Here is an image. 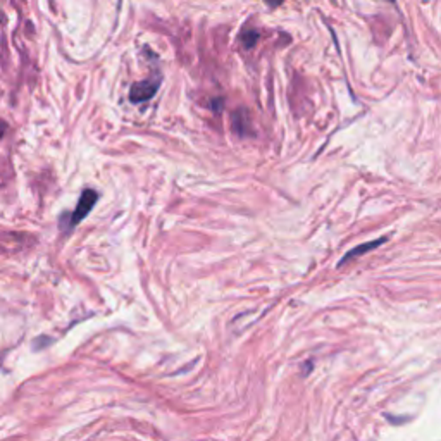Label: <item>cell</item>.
I'll use <instances>...</instances> for the list:
<instances>
[{
    "label": "cell",
    "mask_w": 441,
    "mask_h": 441,
    "mask_svg": "<svg viewBox=\"0 0 441 441\" xmlns=\"http://www.w3.org/2000/svg\"><path fill=\"white\" fill-rule=\"evenodd\" d=\"M6 131V124L4 123H0V136H2V133Z\"/></svg>",
    "instance_id": "6"
},
{
    "label": "cell",
    "mask_w": 441,
    "mask_h": 441,
    "mask_svg": "<svg viewBox=\"0 0 441 441\" xmlns=\"http://www.w3.org/2000/svg\"><path fill=\"white\" fill-rule=\"evenodd\" d=\"M160 87V76L157 75V78H148L145 82L135 83L131 87V92H129V100L133 104H140V102H147L151 100L153 95H156L157 90Z\"/></svg>",
    "instance_id": "1"
},
{
    "label": "cell",
    "mask_w": 441,
    "mask_h": 441,
    "mask_svg": "<svg viewBox=\"0 0 441 441\" xmlns=\"http://www.w3.org/2000/svg\"><path fill=\"white\" fill-rule=\"evenodd\" d=\"M258 31H254V30H249V31H244V33H241V40H244V43H245V47H249V48H252L254 45H256V42L258 40Z\"/></svg>",
    "instance_id": "4"
},
{
    "label": "cell",
    "mask_w": 441,
    "mask_h": 441,
    "mask_svg": "<svg viewBox=\"0 0 441 441\" xmlns=\"http://www.w3.org/2000/svg\"><path fill=\"white\" fill-rule=\"evenodd\" d=\"M264 2H266L269 7H279L283 2H285V0H264Z\"/></svg>",
    "instance_id": "5"
},
{
    "label": "cell",
    "mask_w": 441,
    "mask_h": 441,
    "mask_svg": "<svg viewBox=\"0 0 441 441\" xmlns=\"http://www.w3.org/2000/svg\"><path fill=\"white\" fill-rule=\"evenodd\" d=\"M97 200H99V193L93 192V190H85L82 198H80L78 202V207H76L75 214H72L71 217V224H78L80 221H83L85 217L90 214V210L93 205H95Z\"/></svg>",
    "instance_id": "2"
},
{
    "label": "cell",
    "mask_w": 441,
    "mask_h": 441,
    "mask_svg": "<svg viewBox=\"0 0 441 441\" xmlns=\"http://www.w3.org/2000/svg\"><path fill=\"white\" fill-rule=\"evenodd\" d=\"M384 241H386V236H383V238H378V240H374V241H367V244H364V245H359V246H355L354 250H350L349 254H347L345 257L342 258V261H339V266H343L345 264V262H349L352 257H357V256H364V254H367V252H371V250H374L376 246H379L381 244H384Z\"/></svg>",
    "instance_id": "3"
},
{
    "label": "cell",
    "mask_w": 441,
    "mask_h": 441,
    "mask_svg": "<svg viewBox=\"0 0 441 441\" xmlns=\"http://www.w3.org/2000/svg\"><path fill=\"white\" fill-rule=\"evenodd\" d=\"M390 2H395V0H390Z\"/></svg>",
    "instance_id": "7"
}]
</instances>
